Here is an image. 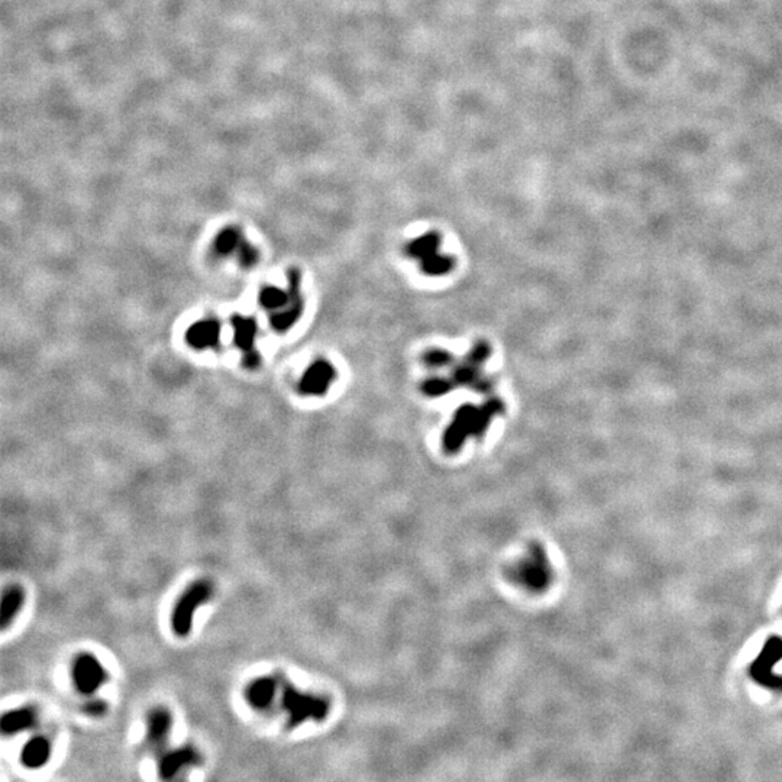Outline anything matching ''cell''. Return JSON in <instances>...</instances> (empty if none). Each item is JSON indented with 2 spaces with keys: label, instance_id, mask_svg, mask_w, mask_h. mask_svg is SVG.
<instances>
[{
  "label": "cell",
  "instance_id": "1",
  "mask_svg": "<svg viewBox=\"0 0 782 782\" xmlns=\"http://www.w3.org/2000/svg\"><path fill=\"white\" fill-rule=\"evenodd\" d=\"M503 411L504 404L500 399H490L481 407L471 404L460 407L442 438L445 452L457 454L468 438H481L488 430L491 420Z\"/></svg>",
  "mask_w": 782,
  "mask_h": 782
},
{
  "label": "cell",
  "instance_id": "2",
  "mask_svg": "<svg viewBox=\"0 0 782 782\" xmlns=\"http://www.w3.org/2000/svg\"><path fill=\"white\" fill-rule=\"evenodd\" d=\"M509 574L513 581L530 592L545 591L553 578L548 553L539 543H532Z\"/></svg>",
  "mask_w": 782,
  "mask_h": 782
},
{
  "label": "cell",
  "instance_id": "3",
  "mask_svg": "<svg viewBox=\"0 0 782 782\" xmlns=\"http://www.w3.org/2000/svg\"><path fill=\"white\" fill-rule=\"evenodd\" d=\"M491 355V346L480 341L465 355L462 362L452 365V371L446 377L452 390L457 387H469L478 393L487 394L491 391V381L483 376V364Z\"/></svg>",
  "mask_w": 782,
  "mask_h": 782
},
{
  "label": "cell",
  "instance_id": "4",
  "mask_svg": "<svg viewBox=\"0 0 782 782\" xmlns=\"http://www.w3.org/2000/svg\"><path fill=\"white\" fill-rule=\"evenodd\" d=\"M441 236L436 232H427L406 246V254L420 264V270L430 277L449 274L455 266V260L439 253Z\"/></svg>",
  "mask_w": 782,
  "mask_h": 782
},
{
  "label": "cell",
  "instance_id": "5",
  "mask_svg": "<svg viewBox=\"0 0 782 782\" xmlns=\"http://www.w3.org/2000/svg\"><path fill=\"white\" fill-rule=\"evenodd\" d=\"M212 595V585L208 581H196L187 591L180 597V600L174 606L171 614V627L173 632L180 636H189L193 625V616L197 607L208 602Z\"/></svg>",
  "mask_w": 782,
  "mask_h": 782
},
{
  "label": "cell",
  "instance_id": "6",
  "mask_svg": "<svg viewBox=\"0 0 782 782\" xmlns=\"http://www.w3.org/2000/svg\"><path fill=\"white\" fill-rule=\"evenodd\" d=\"M283 703L290 716V723L293 726L304 722L307 718L322 720L327 716L329 711L327 699L318 695L300 692L293 687H287L284 690Z\"/></svg>",
  "mask_w": 782,
  "mask_h": 782
},
{
  "label": "cell",
  "instance_id": "7",
  "mask_svg": "<svg viewBox=\"0 0 782 782\" xmlns=\"http://www.w3.org/2000/svg\"><path fill=\"white\" fill-rule=\"evenodd\" d=\"M300 273L297 270L289 271V290H290V300L281 311L273 313L271 325L276 331L284 332L287 329H290L301 316L303 313V299L300 294Z\"/></svg>",
  "mask_w": 782,
  "mask_h": 782
},
{
  "label": "cell",
  "instance_id": "8",
  "mask_svg": "<svg viewBox=\"0 0 782 782\" xmlns=\"http://www.w3.org/2000/svg\"><path fill=\"white\" fill-rule=\"evenodd\" d=\"M336 378V369L327 361H316L304 373L300 381V393L304 396H323Z\"/></svg>",
  "mask_w": 782,
  "mask_h": 782
},
{
  "label": "cell",
  "instance_id": "9",
  "mask_svg": "<svg viewBox=\"0 0 782 782\" xmlns=\"http://www.w3.org/2000/svg\"><path fill=\"white\" fill-rule=\"evenodd\" d=\"M73 676L78 691L90 694L103 684L106 674L94 656L85 653L78 656V660L76 661Z\"/></svg>",
  "mask_w": 782,
  "mask_h": 782
},
{
  "label": "cell",
  "instance_id": "10",
  "mask_svg": "<svg viewBox=\"0 0 782 782\" xmlns=\"http://www.w3.org/2000/svg\"><path fill=\"white\" fill-rule=\"evenodd\" d=\"M235 329V342L245 353L246 367H257L260 362V355L255 351V335H257V322L253 318L234 316L231 319Z\"/></svg>",
  "mask_w": 782,
  "mask_h": 782
},
{
  "label": "cell",
  "instance_id": "11",
  "mask_svg": "<svg viewBox=\"0 0 782 782\" xmlns=\"http://www.w3.org/2000/svg\"><path fill=\"white\" fill-rule=\"evenodd\" d=\"M220 327L216 320H201L194 323L186 335L187 342L197 349L215 346L219 342Z\"/></svg>",
  "mask_w": 782,
  "mask_h": 782
},
{
  "label": "cell",
  "instance_id": "12",
  "mask_svg": "<svg viewBox=\"0 0 782 782\" xmlns=\"http://www.w3.org/2000/svg\"><path fill=\"white\" fill-rule=\"evenodd\" d=\"M51 755V746L45 737H35L29 744L25 745L20 759L22 764L28 768H39L48 762Z\"/></svg>",
  "mask_w": 782,
  "mask_h": 782
},
{
  "label": "cell",
  "instance_id": "13",
  "mask_svg": "<svg viewBox=\"0 0 782 782\" xmlns=\"http://www.w3.org/2000/svg\"><path fill=\"white\" fill-rule=\"evenodd\" d=\"M24 603H25V592L20 587L13 585L5 591L2 599V610H0V623H2V629H6L9 626V623L15 619V616L20 611V609H22Z\"/></svg>",
  "mask_w": 782,
  "mask_h": 782
},
{
  "label": "cell",
  "instance_id": "14",
  "mask_svg": "<svg viewBox=\"0 0 782 782\" xmlns=\"http://www.w3.org/2000/svg\"><path fill=\"white\" fill-rule=\"evenodd\" d=\"M199 759V755L196 751L190 749V748H184V749H178L170 755H167L164 758V760L161 762L159 771H161V776L164 778H170L174 774H177L183 767H187L192 764H196Z\"/></svg>",
  "mask_w": 782,
  "mask_h": 782
},
{
  "label": "cell",
  "instance_id": "15",
  "mask_svg": "<svg viewBox=\"0 0 782 782\" xmlns=\"http://www.w3.org/2000/svg\"><path fill=\"white\" fill-rule=\"evenodd\" d=\"M170 729H171V716L167 710L157 709L150 714L148 737L151 740V744L161 746L167 740Z\"/></svg>",
  "mask_w": 782,
  "mask_h": 782
},
{
  "label": "cell",
  "instance_id": "16",
  "mask_svg": "<svg viewBox=\"0 0 782 782\" xmlns=\"http://www.w3.org/2000/svg\"><path fill=\"white\" fill-rule=\"evenodd\" d=\"M276 694V681L273 678H261L248 688V698L253 706L265 707L271 703Z\"/></svg>",
  "mask_w": 782,
  "mask_h": 782
},
{
  "label": "cell",
  "instance_id": "17",
  "mask_svg": "<svg viewBox=\"0 0 782 782\" xmlns=\"http://www.w3.org/2000/svg\"><path fill=\"white\" fill-rule=\"evenodd\" d=\"M35 720V713L29 709H20L13 710L2 717V732L5 734L16 733L19 730L28 729Z\"/></svg>",
  "mask_w": 782,
  "mask_h": 782
},
{
  "label": "cell",
  "instance_id": "18",
  "mask_svg": "<svg viewBox=\"0 0 782 782\" xmlns=\"http://www.w3.org/2000/svg\"><path fill=\"white\" fill-rule=\"evenodd\" d=\"M290 300V290L283 292L277 287H265V289L261 292L260 296V301L265 308H270V311H281V308L289 303Z\"/></svg>",
  "mask_w": 782,
  "mask_h": 782
},
{
  "label": "cell",
  "instance_id": "19",
  "mask_svg": "<svg viewBox=\"0 0 782 782\" xmlns=\"http://www.w3.org/2000/svg\"><path fill=\"white\" fill-rule=\"evenodd\" d=\"M242 242L243 241L241 239V235L235 229L228 228L219 234L215 242V250L220 255H228L234 251H238Z\"/></svg>",
  "mask_w": 782,
  "mask_h": 782
},
{
  "label": "cell",
  "instance_id": "20",
  "mask_svg": "<svg viewBox=\"0 0 782 782\" xmlns=\"http://www.w3.org/2000/svg\"><path fill=\"white\" fill-rule=\"evenodd\" d=\"M422 391L427 397H442L454 391L446 377H432L422 384Z\"/></svg>",
  "mask_w": 782,
  "mask_h": 782
},
{
  "label": "cell",
  "instance_id": "21",
  "mask_svg": "<svg viewBox=\"0 0 782 782\" xmlns=\"http://www.w3.org/2000/svg\"><path fill=\"white\" fill-rule=\"evenodd\" d=\"M423 362L430 368H446L455 364V357L445 349H430L423 355Z\"/></svg>",
  "mask_w": 782,
  "mask_h": 782
},
{
  "label": "cell",
  "instance_id": "22",
  "mask_svg": "<svg viewBox=\"0 0 782 782\" xmlns=\"http://www.w3.org/2000/svg\"><path fill=\"white\" fill-rule=\"evenodd\" d=\"M238 254H239V260H241V262H242V264H243L245 266L254 265V264L257 262V260H258L257 251H255V250L253 248V246H251V245H248V243H246L245 241H243V242L241 243L239 250H238Z\"/></svg>",
  "mask_w": 782,
  "mask_h": 782
}]
</instances>
